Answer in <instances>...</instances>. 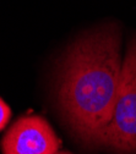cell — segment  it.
<instances>
[{"instance_id":"obj_3","label":"cell","mask_w":136,"mask_h":154,"mask_svg":"<svg viewBox=\"0 0 136 154\" xmlns=\"http://www.w3.org/2000/svg\"><path fill=\"white\" fill-rule=\"evenodd\" d=\"M0 148L3 154H54L60 140L44 118L26 115L9 127Z\"/></svg>"},{"instance_id":"obj_1","label":"cell","mask_w":136,"mask_h":154,"mask_svg":"<svg viewBox=\"0 0 136 154\" xmlns=\"http://www.w3.org/2000/svg\"><path fill=\"white\" fill-rule=\"evenodd\" d=\"M122 66L120 31L114 23L84 34L65 55L58 99L72 132L86 144H100L112 119Z\"/></svg>"},{"instance_id":"obj_2","label":"cell","mask_w":136,"mask_h":154,"mask_svg":"<svg viewBox=\"0 0 136 154\" xmlns=\"http://www.w3.org/2000/svg\"><path fill=\"white\" fill-rule=\"evenodd\" d=\"M100 144L122 154H136V34L123 60L113 115L102 132Z\"/></svg>"},{"instance_id":"obj_4","label":"cell","mask_w":136,"mask_h":154,"mask_svg":"<svg viewBox=\"0 0 136 154\" xmlns=\"http://www.w3.org/2000/svg\"><path fill=\"white\" fill-rule=\"evenodd\" d=\"M11 119V109L0 97V132H2Z\"/></svg>"},{"instance_id":"obj_5","label":"cell","mask_w":136,"mask_h":154,"mask_svg":"<svg viewBox=\"0 0 136 154\" xmlns=\"http://www.w3.org/2000/svg\"><path fill=\"white\" fill-rule=\"evenodd\" d=\"M54 154H71V153H69V152H64V150H63V152L58 150V152H56V153H54Z\"/></svg>"}]
</instances>
